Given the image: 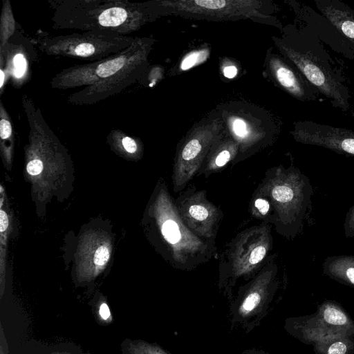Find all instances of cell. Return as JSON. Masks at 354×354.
Here are the masks:
<instances>
[{
  "label": "cell",
  "instance_id": "6da1fadb",
  "mask_svg": "<svg viewBox=\"0 0 354 354\" xmlns=\"http://www.w3.org/2000/svg\"><path fill=\"white\" fill-rule=\"evenodd\" d=\"M138 6L127 1H75L58 6L55 21L62 27L119 35L138 26Z\"/></svg>",
  "mask_w": 354,
  "mask_h": 354
},
{
  "label": "cell",
  "instance_id": "7a4b0ae2",
  "mask_svg": "<svg viewBox=\"0 0 354 354\" xmlns=\"http://www.w3.org/2000/svg\"><path fill=\"white\" fill-rule=\"evenodd\" d=\"M269 183V193L275 209L273 219L279 233L295 237L302 229L313 194L310 179L294 167L279 168Z\"/></svg>",
  "mask_w": 354,
  "mask_h": 354
},
{
  "label": "cell",
  "instance_id": "3957f363",
  "mask_svg": "<svg viewBox=\"0 0 354 354\" xmlns=\"http://www.w3.org/2000/svg\"><path fill=\"white\" fill-rule=\"evenodd\" d=\"M160 234L168 247L170 262L178 269L192 270L207 262L214 254L213 241L202 239L181 217L176 205L163 195Z\"/></svg>",
  "mask_w": 354,
  "mask_h": 354
},
{
  "label": "cell",
  "instance_id": "277c9868",
  "mask_svg": "<svg viewBox=\"0 0 354 354\" xmlns=\"http://www.w3.org/2000/svg\"><path fill=\"white\" fill-rule=\"evenodd\" d=\"M136 39L122 35L88 31L44 39L41 49L50 55L79 57L100 61L130 46Z\"/></svg>",
  "mask_w": 354,
  "mask_h": 354
},
{
  "label": "cell",
  "instance_id": "5b68a950",
  "mask_svg": "<svg viewBox=\"0 0 354 354\" xmlns=\"http://www.w3.org/2000/svg\"><path fill=\"white\" fill-rule=\"evenodd\" d=\"M138 39L121 52L106 59L64 69L51 80L53 88L59 89L89 86L109 79L140 61Z\"/></svg>",
  "mask_w": 354,
  "mask_h": 354
},
{
  "label": "cell",
  "instance_id": "8992f818",
  "mask_svg": "<svg viewBox=\"0 0 354 354\" xmlns=\"http://www.w3.org/2000/svg\"><path fill=\"white\" fill-rule=\"evenodd\" d=\"M283 50L304 77L317 91L331 100L333 105L346 110L349 93L328 62L309 48L283 46Z\"/></svg>",
  "mask_w": 354,
  "mask_h": 354
},
{
  "label": "cell",
  "instance_id": "52a82bcc",
  "mask_svg": "<svg viewBox=\"0 0 354 354\" xmlns=\"http://www.w3.org/2000/svg\"><path fill=\"white\" fill-rule=\"evenodd\" d=\"M295 138L304 144L322 147L339 154L354 157V131L351 130L307 121L299 124Z\"/></svg>",
  "mask_w": 354,
  "mask_h": 354
},
{
  "label": "cell",
  "instance_id": "ba28073f",
  "mask_svg": "<svg viewBox=\"0 0 354 354\" xmlns=\"http://www.w3.org/2000/svg\"><path fill=\"white\" fill-rule=\"evenodd\" d=\"M196 195L187 197L176 203L178 210L187 225L198 236L213 241L214 226L220 221L218 208L214 207L203 196ZM191 195V194H190Z\"/></svg>",
  "mask_w": 354,
  "mask_h": 354
},
{
  "label": "cell",
  "instance_id": "9c48e42d",
  "mask_svg": "<svg viewBox=\"0 0 354 354\" xmlns=\"http://www.w3.org/2000/svg\"><path fill=\"white\" fill-rule=\"evenodd\" d=\"M276 270L275 264L270 263L269 266L268 265L267 270L261 272L248 287L247 291L239 299L234 312L236 320H247L263 310L266 306V286Z\"/></svg>",
  "mask_w": 354,
  "mask_h": 354
},
{
  "label": "cell",
  "instance_id": "30bf717a",
  "mask_svg": "<svg viewBox=\"0 0 354 354\" xmlns=\"http://www.w3.org/2000/svg\"><path fill=\"white\" fill-rule=\"evenodd\" d=\"M278 82L290 94L301 100H315L319 93L307 80L278 59L272 62Z\"/></svg>",
  "mask_w": 354,
  "mask_h": 354
},
{
  "label": "cell",
  "instance_id": "8fae6325",
  "mask_svg": "<svg viewBox=\"0 0 354 354\" xmlns=\"http://www.w3.org/2000/svg\"><path fill=\"white\" fill-rule=\"evenodd\" d=\"M316 4L323 15L354 43V10L336 0L317 1Z\"/></svg>",
  "mask_w": 354,
  "mask_h": 354
},
{
  "label": "cell",
  "instance_id": "7c38bea8",
  "mask_svg": "<svg viewBox=\"0 0 354 354\" xmlns=\"http://www.w3.org/2000/svg\"><path fill=\"white\" fill-rule=\"evenodd\" d=\"M269 238L266 241L255 240L252 245L247 248L246 253L243 252L236 253L235 257H232L230 263V274L236 277L241 276L244 273L250 271L252 268H257L266 257L269 246Z\"/></svg>",
  "mask_w": 354,
  "mask_h": 354
},
{
  "label": "cell",
  "instance_id": "4fadbf2b",
  "mask_svg": "<svg viewBox=\"0 0 354 354\" xmlns=\"http://www.w3.org/2000/svg\"><path fill=\"white\" fill-rule=\"evenodd\" d=\"M324 271L328 274L346 278L354 285V256H330L323 263Z\"/></svg>",
  "mask_w": 354,
  "mask_h": 354
},
{
  "label": "cell",
  "instance_id": "5bb4252c",
  "mask_svg": "<svg viewBox=\"0 0 354 354\" xmlns=\"http://www.w3.org/2000/svg\"><path fill=\"white\" fill-rule=\"evenodd\" d=\"M207 57L206 50L194 51L187 55L183 60L180 68L182 70H187L194 66L201 63Z\"/></svg>",
  "mask_w": 354,
  "mask_h": 354
},
{
  "label": "cell",
  "instance_id": "9a60e30c",
  "mask_svg": "<svg viewBox=\"0 0 354 354\" xmlns=\"http://www.w3.org/2000/svg\"><path fill=\"white\" fill-rule=\"evenodd\" d=\"M325 320L333 325H342L346 323V316L339 310L333 308H327L324 313Z\"/></svg>",
  "mask_w": 354,
  "mask_h": 354
},
{
  "label": "cell",
  "instance_id": "2e32d148",
  "mask_svg": "<svg viewBox=\"0 0 354 354\" xmlns=\"http://www.w3.org/2000/svg\"><path fill=\"white\" fill-rule=\"evenodd\" d=\"M12 66L15 77L21 78L27 71V62L22 54L19 53L15 55Z\"/></svg>",
  "mask_w": 354,
  "mask_h": 354
},
{
  "label": "cell",
  "instance_id": "e0dca14e",
  "mask_svg": "<svg viewBox=\"0 0 354 354\" xmlns=\"http://www.w3.org/2000/svg\"><path fill=\"white\" fill-rule=\"evenodd\" d=\"M344 232L346 238L354 237V204L346 213L344 223Z\"/></svg>",
  "mask_w": 354,
  "mask_h": 354
},
{
  "label": "cell",
  "instance_id": "ac0fdd59",
  "mask_svg": "<svg viewBox=\"0 0 354 354\" xmlns=\"http://www.w3.org/2000/svg\"><path fill=\"white\" fill-rule=\"evenodd\" d=\"M110 257L109 250L105 245L99 247L94 254V263L99 266H104Z\"/></svg>",
  "mask_w": 354,
  "mask_h": 354
},
{
  "label": "cell",
  "instance_id": "d6986e66",
  "mask_svg": "<svg viewBox=\"0 0 354 354\" xmlns=\"http://www.w3.org/2000/svg\"><path fill=\"white\" fill-rule=\"evenodd\" d=\"M43 162L39 159L30 160L26 166L27 171L32 176L39 174L43 170Z\"/></svg>",
  "mask_w": 354,
  "mask_h": 354
},
{
  "label": "cell",
  "instance_id": "ffe728a7",
  "mask_svg": "<svg viewBox=\"0 0 354 354\" xmlns=\"http://www.w3.org/2000/svg\"><path fill=\"white\" fill-rule=\"evenodd\" d=\"M254 207L261 215H266L270 208V202L264 198H257L254 201Z\"/></svg>",
  "mask_w": 354,
  "mask_h": 354
},
{
  "label": "cell",
  "instance_id": "44dd1931",
  "mask_svg": "<svg viewBox=\"0 0 354 354\" xmlns=\"http://www.w3.org/2000/svg\"><path fill=\"white\" fill-rule=\"evenodd\" d=\"M231 153L227 150L221 151L215 158L214 165L217 168L225 166L230 160Z\"/></svg>",
  "mask_w": 354,
  "mask_h": 354
},
{
  "label": "cell",
  "instance_id": "7402d4cb",
  "mask_svg": "<svg viewBox=\"0 0 354 354\" xmlns=\"http://www.w3.org/2000/svg\"><path fill=\"white\" fill-rule=\"evenodd\" d=\"M247 126L245 122L240 119H236L233 124L234 131L236 136L244 137L247 133Z\"/></svg>",
  "mask_w": 354,
  "mask_h": 354
},
{
  "label": "cell",
  "instance_id": "603a6c76",
  "mask_svg": "<svg viewBox=\"0 0 354 354\" xmlns=\"http://www.w3.org/2000/svg\"><path fill=\"white\" fill-rule=\"evenodd\" d=\"M122 143L124 149L130 153H133L137 150V144L136 141L129 136H125L122 140Z\"/></svg>",
  "mask_w": 354,
  "mask_h": 354
},
{
  "label": "cell",
  "instance_id": "cb8c5ba5",
  "mask_svg": "<svg viewBox=\"0 0 354 354\" xmlns=\"http://www.w3.org/2000/svg\"><path fill=\"white\" fill-rule=\"evenodd\" d=\"M346 351V345L342 342L332 344L328 351V354H344Z\"/></svg>",
  "mask_w": 354,
  "mask_h": 354
},
{
  "label": "cell",
  "instance_id": "d4e9b609",
  "mask_svg": "<svg viewBox=\"0 0 354 354\" xmlns=\"http://www.w3.org/2000/svg\"><path fill=\"white\" fill-rule=\"evenodd\" d=\"M237 74V68L234 66H227L223 69V75L227 78H233Z\"/></svg>",
  "mask_w": 354,
  "mask_h": 354
},
{
  "label": "cell",
  "instance_id": "484cf974",
  "mask_svg": "<svg viewBox=\"0 0 354 354\" xmlns=\"http://www.w3.org/2000/svg\"><path fill=\"white\" fill-rule=\"evenodd\" d=\"M8 225V219L7 214L3 209L0 212V230L1 232L5 231Z\"/></svg>",
  "mask_w": 354,
  "mask_h": 354
},
{
  "label": "cell",
  "instance_id": "4316f807",
  "mask_svg": "<svg viewBox=\"0 0 354 354\" xmlns=\"http://www.w3.org/2000/svg\"><path fill=\"white\" fill-rule=\"evenodd\" d=\"M99 313L101 317L104 320H106L111 315L109 308L105 303L101 304Z\"/></svg>",
  "mask_w": 354,
  "mask_h": 354
},
{
  "label": "cell",
  "instance_id": "83f0119b",
  "mask_svg": "<svg viewBox=\"0 0 354 354\" xmlns=\"http://www.w3.org/2000/svg\"><path fill=\"white\" fill-rule=\"evenodd\" d=\"M0 73H1V89L3 88V83H4V77H5V75H4V72L3 71V70L1 69L0 71Z\"/></svg>",
  "mask_w": 354,
  "mask_h": 354
}]
</instances>
